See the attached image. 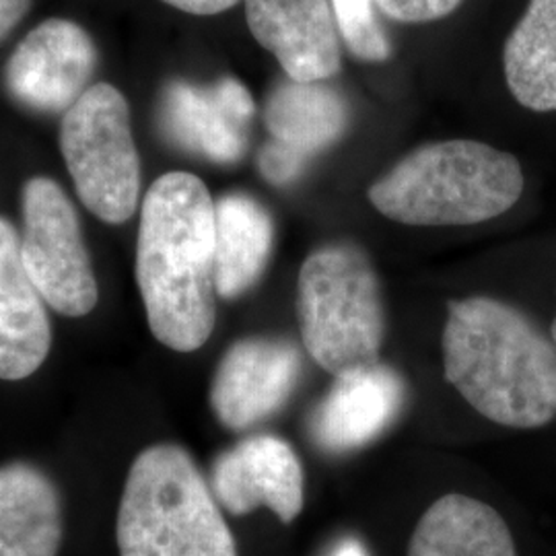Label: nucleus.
<instances>
[{"mask_svg": "<svg viewBox=\"0 0 556 556\" xmlns=\"http://www.w3.org/2000/svg\"><path fill=\"white\" fill-rule=\"evenodd\" d=\"M137 280L153 337L178 353L215 328V202L202 179L172 172L153 181L140 213Z\"/></svg>", "mask_w": 556, "mask_h": 556, "instance_id": "obj_1", "label": "nucleus"}, {"mask_svg": "<svg viewBox=\"0 0 556 556\" xmlns=\"http://www.w3.org/2000/svg\"><path fill=\"white\" fill-rule=\"evenodd\" d=\"M443 367L478 415L497 425L538 429L556 418V344L509 303L450 301Z\"/></svg>", "mask_w": 556, "mask_h": 556, "instance_id": "obj_2", "label": "nucleus"}, {"mask_svg": "<svg viewBox=\"0 0 556 556\" xmlns=\"http://www.w3.org/2000/svg\"><path fill=\"white\" fill-rule=\"evenodd\" d=\"M523 192L519 161L477 140L422 144L371 184L369 202L413 227H462L507 213Z\"/></svg>", "mask_w": 556, "mask_h": 556, "instance_id": "obj_3", "label": "nucleus"}, {"mask_svg": "<svg viewBox=\"0 0 556 556\" xmlns=\"http://www.w3.org/2000/svg\"><path fill=\"white\" fill-rule=\"evenodd\" d=\"M122 556H238L213 489L179 445L144 450L119 501Z\"/></svg>", "mask_w": 556, "mask_h": 556, "instance_id": "obj_4", "label": "nucleus"}, {"mask_svg": "<svg viewBox=\"0 0 556 556\" xmlns=\"http://www.w3.org/2000/svg\"><path fill=\"white\" fill-rule=\"evenodd\" d=\"M298 318L307 353L330 376L378 365L386 314L369 254L353 241L316 248L299 270Z\"/></svg>", "mask_w": 556, "mask_h": 556, "instance_id": "obj_5", "label": "nucleus"}, {"mask_svg": "<svg viewBox=\"0 0 556 556\" xmlns=\"http://www.w3.org/2000/svg\"><path fill=\"white\" fill-rule=\"evenodd\" d=\"M60 151L83 204L119 225L139 206L140 160L124 96L108 83L91 85L64 114Z\"/></svg>", "mask_w": 556, "mask_h": 556, "instance_id": "obj_6", "label": "nucleus"}, {"mask_svg": "<svg viewBox=\"0 0 556 556\" xmlns=\"http://www.w3.org/2000/svg\"><path fill=\"white\" fill-rule=\"evenodd\" d=\"M23 223L21 256L41 299L62 316H87L98 303V282L77 211L54 179L25 184Z\"/></svg>", "mask_w": 556, "mask_h": 556, "instance_id": "obj_7", "label": "nucleus"}, {"mask_svg": "<svg viewBox=\"0 0 556 556\" xmlns=\"http://www.w3.org/2000/svg\"><path fill=\"white\" fill-rule=\"evenodd\" d=\"M96 64V46L80 25L48 20L23 38L4 77L11 96L23 105L66 114L89 89Z\"/></svg>", "mask_w": 556, "mask_h": 556, "instance_id": "obj_8", "label": "nucleus"}, {"mask_svg": "<svg viewBox=\"0 0 556 556\" xmlns=\"http://www.w3.org/2000/svg\"><path fill=\"white\" fill-rule=\"evenodd\" d=\"M303 358L285 338H241L220 358L211 406L231 431H245L280 410L298 388Z\"/></svg>", "mask_w": 556, "mask_h": 556, "instance_id": "obj_9", "label": "nucleus"}, {"mask_svg": "<svg viewBox=\"0 0 556 556\" xmlns=\"http://www.w3.org/2000/svg\"><path fill=\"white\" fill-rule=\"evenodd\" d=\"M254 110L250 91L238 79H220L206 87L174 80L161 96V130L188 153L215 163H236L245 153Z\"/></svg>", "mask_w": 556, "mask_h": 556, "instance_id": "obj_10", "label": "nucleus"}, {"mask_svg": "<svg viewBox=\"0 0 556 556\" xmlns=\"http://www.w3.org/2000/svg\"><path fill=\"white\" fill-rule=\"evenodd\" d=\"M211 489L231 516L268 507L282 523H291L303 511L301 459L275 435H252L223 452L211 470Z\"/></svg>", "mask_w": 556, "mask_h": 556, "instance_id": "obj_11", "label": "nucleus"}, {"mask_svg": "<svg viewBox=\"0 0 556 556\" xmlns=\"http://www.w3.org/2000/svg\"><path fill=\"white\" fill-rule=\"evenodd\" d=\"M252 36L287 79L324 83L342 68V41L330 0H243Z\"/></svg>", "mask_w": 556, "mask_h": 556, "instance_id": "obj_12", "label": "nucleus"}, {"mask_svg": "<svg viewBox=\"0 0 556 556\" xmlns=\"http://www.w3.org/2000/svg\"><path fill=\"white\" fill-rule=\"evenodd\" d=\"M404 396L400 374L383 363L340 376L312 415V438L330 454L358 450L394 422Z\"/></svg>", "mask_w": 556, "mask_h": 556, "instance_id": "obj_13", "label": "nucleus"}, {"mask_svg": "<svg viewBox=\"0 0 556 556\" xmlns=\"http://www.w3.org/2000/svg\"><path fill=\"white\" fill-rule=\"evenodd\" d=\"M25 270L21 236L0 219V379H25L50 351V319Z\"/></svg>", "mask_w": 556, "mask_h": 556, "instance_id": "obj_14", "label": "nucleus"}, {"mask_svg": "<svg viewBox=\"0 0 556 556\" xmlns=\"http://www.w3.org/2000/svg\"><path fill=\"white\" fill-rule=\"evenodd\" d=\"M62 509L54 482L34 466L0 468V556H56Z\"/></svg>", "mask_w": 556, "mask_h": 556, "instance_id": "obj_15", "label": "nucleus"}, {"mask_svg": "<svg viewBox=\"0 0 556 556\" xmlns=\"http://www.w3.org/2000/svg\"><path fill=\"white\" fill-rule=\"evenodd\" d=\"M264 122L273 142L309 163L346 132L351 110L346 100L326 80L287 79L270 91Z\"/></svg>", "mask_w": 556, "mask_h": 556, "instance_id": "obj_16", "label": "nucleus"}, {"mask_svg": "<svg viewBox=\"0 0 556 556\" xmlns=\"http://www.w3.org/2000/svg\"><path fill=\"white\" fill-rule=\"evenodd\" d=\"M273 241V217L254 197L233 192L215 202V287L219 298H241L258 282Z\"/></svg>", "mask_w": 556, "mask_h": 556, "instance_id": "obj_17", "label": "nucleus"}, {"mask_svg": "<svg viewBox=\"0 0 556 556\" xmlns=\"http://www.w3.org/2000/svg\"><path fill=\"white\" fill-rule=\"evenodd\" d=\"M408 556H517L516 540L497 509L452 493L418 519Z\"/></svg>", "mask_w": 556, "mask_h": 556, "instance_id": "obj_18", "label": "nucleus"}, {"mask_svg": "<svg viewBox=\"0 0 556 556\" xmlns=\"http://www.w3.org/2000/svg\"><path fill=\"white\" fill-rule=\"evenodd\" d=\"M505 80L532 112H556V0H530L505 41Z\"/></svg>", "mask_w": 556, "mask_h": 556, "instance_id": "obj_19", "label": "nucleus"}, {"mask_svg": "<svg viewBox=\"0 0 556 556\" xmlns=\"http://www.w3.org/2000/svg\"><path fill=\"white\" fill-rule=\"evenodd\" d=\"M340 40L353 56L365 62H386L392 56V41L378 17L376 0H332Z\"/></svg>", "mask_w": 556, "mask_h": 556, "instance_id": "obj_20", "label": "nucleus"}, {"mask_svg": "<svg viewBox=\"0 0 556 556\" xmlns=\"http://www.w3.org/2000/svg\"><path fill=\"white\" fill-rule=\"evenodd\" d=\"M379 11L400 23H431L450 17L464 0H376Z\"/></svg>", "mask_w": 556, "mask_h": 556, "instance_id": "obj_21", "label": "nucleus"}, {"mask_svg": "<svg viewBox=\"0 0 556 556\" xmlns=\"http://www.w3.org/2000/svg\"><path fill=\"white\" fill-rule=\"evenodd\" d=\"M260 174L275 186H287L305 172L307 161L301 160L289 149L268 140L258 155Z\"/></svg>", "mask_w": 556, "mask_h": 556, "instance_id": "obj_22", "label": "nucleus"}, {"mask_svg": "<svg viewBox=\"0 0 556 556\" xmlns=\"http://www.w3.org/2000/svg\"><path fill=\"white\" fill-rule=\"evenodd\" d=\"M163 2L178 9V11L188 13V15L208 17V15H219V13L229 11L241 0H163Z\"/></svg>", "mask_w": 556, "mask_h": 556, "instance_id": "obj_23", "label": "nucleus"}, {"mask_svg": "<svg viewBox=\"0 0 556 556\" xmlns=\"http://www.w3.org/2000/svg\"><path fill=\"white\" fill-rule=\"evenodd\" d=\"M31 0H0V40L7 38L27 15Z\"/></svg>", "mask_w": 556, "mask_h": 556, "instance_id": "obj_24", "label": "nucleus"}, {"mask_svg": "<svg viewBox=\"0 0 556 556\" xmlns=\"http://www.w3.org/2000/svg\"><path fill=\"white\" fill-rule=\"evenodd\" d=\"M332 556H369L367 555V551H365V546L355 540V538H346V540H342L340 544H338L337 548H334V553Z\"/></svg>", "mask_w": 556, "mask_h": 556, "instance_id": "obj_25", "label": "nucleus"}, {"mask_svg": "<svg viewBox=\"0 0 556 556\" xmlns=\"http://www.w3.org/2000/svg\"><path fill=\"white\" fill-rule=\"evenodd\" d=\"M551 334H553V342L556 344V319L553 321V328H551Z\"/></svg>", "mask_w": 556, "mask_h": 556, "instance_id": "obj_26", "label": "nucleus"}]
</instances>
